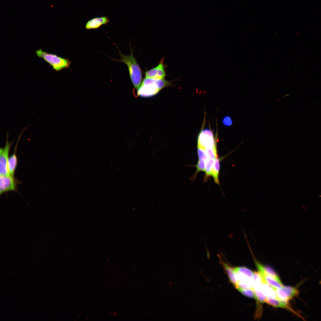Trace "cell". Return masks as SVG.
I'll return each instance as SVG.
<instances>
[{"label":"cell","instance_id":"2","mask_svg":"<svg viewBox=\"0 0 321 321\" xmlns=\"http://www.w3.org/2000/svg\"><path fill=\"white\" fill-rule=\"evenodd\" d=\"M172 82L165 78L157 80L145 77L137 91V95L145 97L153 96L164 88L171 86Z\"/></svg>","mask_w":321,"mask_h":321},{"label":"cell","instance_id":"7","mask_svg":"<svg viewBox=\"0 0 321 321\" xmlns=\"http://www.w3.org/2000/svg\"><path fill=\"white\" fill-rule=\"evenodd\" d=\"M19 181L10 175H0V194L10 191L17 190Z\"/></svg>","mask_w":321,"mask_h":321},{"label":"cell","instance_id":"22","mask_svg":"<svg viewBox=\"0 0 321 321\" xmlns=\"http://www.w3.org/2000/svg\"><path fill=\"white\" fill-rule=\"evenodd\" d=\"M197 153L199 159L206 162L208 159L205 150L203 149L197 147Z\"/></svg>","mask_w":321,"mask_h":321},{"label":"cell","instance_id":"15","mask_svg":"<svg viewBox=\"0 0 321 321\" xmlns=\"http://www.w3.org/2000/svg\"><path fill=\"white\" fill-rule=\"evenodd\" d=\"M205 150L208 158L214 159L218 158L216 145L209 147L205 148Z\"/></svg>","mask_w":321,"mask_h":321},{"label":"cell","instance_id":"11","mask_svg":"<svg viewBox=\"0 0 321 321\" xmlns=\"http://www.w3.org/2000/svg\"><path fill=\"white\" fill-rule=\"evenodd\" d=\"M109 22L108 18L106 16L95 17L87 21L85 28L86 30L96 29L103 25H107Z\"/></svg>","mask_w":321,"mask_h":321},{"label":"cell","instance_id":"12","mask_svg":"<svg viewBox=\"0 0 321 321\" xmlns=\"http://www.w3.org/2000/svg\"><path fill=\"white\" fill-rule=\"evenodd\" d=\"M265 302L273 307L286 309L297 315L300 317H301V316L300 315H299L298 313H296L289 306L288 303L283 301L276 299H269L266 298Z\"/></svg>","mask_w":321,"mask_h":321},{"label":"cell","instance_id":"3","mask_svg":"<svg viewBox=\"0 0 321 321\" xmlns=\"http://www.w3.org/2000/svg\"><path fill=\"white\" fill-rule=\"evenodd\" d=\"M36 55L42 58L56 71H59L70 66L71 62L68 59L57 55L48 53L40 48L35 51Z\"/></svg>","mask_w":321,"mask_h":321},{"label":"cell","instance_id":"4","mask_svg":"<svg viewBox=\"0 0 321 321\" xmlns=\"http://www.w3.org/2000/svg\"><path fill=\"white\" fill-rule=\"evenodd\" d=\"M216 145L212 131L208 128H202L199 133L197 139V147L205 150L206 148Z\"/></svg>","mask_w":321,"mask_h":321},{"label":"cell","instance_id":"23","mask_svg":"<svg viewBox=\"0 0 321 321\" xmlns=\"http://www.w3.org/2000/svg\"><path fill=\"white\" fill-rule=\"evenodd\" d=\"M223 124L226 126H230L232 124V121L231 118L228 116L225 117L222 121Z\"/></svg>","mask_w":321,"mask_h":321},{"label":"cell","instance_id":"9","mask_svg":"<svg viewBox=\"0 0 321 321\" xmlns=\"http://www.w3.org/2000/svg\"><path fill=\"white\" fill-rule=\"evenodd\" d=\"M256 266L259 270V273L263 279L273 289H278L283 285L274 279L271 276L267 273L265 271L263 266L257 260H255Z\"/></svg>","mask_w":321,"mask_h":321},{"label":"cell","instance_id":"6","mask_svg":"<svg viewBox=\"0 0 321 321\" xmlns=\"http://www.w3.org/2000/svg\"><path fill=\"white\" fill-rule=\"evenodd\" d=\"M9 133H6V144L4 148L0 150V175H10L9 172L7 163L10 149L13 142L8 141Z\"/></svg>","mask_w":321,"mask_h":321},{"label":"cell","instance_id":"5","mask_svg":"<svg viewBox=\"0 0 321 321\" xmlns=\"http://www.w3.org/2000/svg\"><path fill=\"white\" fill-rule=\"evenodd\" d=\"M276 293L277 299L288 303L289 301L297 297L299 291L298 286L291 287L283 286L278 289H273Z\"/></svg>","mask_w":321,"mask_h":321},{"label":"cell","instance_id":"17","mask_svg":"<svg viewBox=\"0 0 321 321\" xmlns=\"http://www.w3.org/2000/svg\"><path fill=\"white\" fill-rule=\"evenodd\" d=\"M233 268L235 270L243 273L249 278L252 279L254 272L250 269L243 267H235Z\"/></svg>","mask_w":321,"mask_h":321},{"label":"cell","instance_id":"14","mask_svg":"<svg viewBox=\"0 0 321 321\" xmlns=\"http://www.w3.org/2000/svg\"><path fill=\"white\" fill-rule=\"evenodd\" d=\"M214 162L211 170V176L213 177L215 182L219 184L218 180V175L220 169L219 159L215 158L214 159Z\"/></svg>","mask_w":321,"mask_h":321},{"label":"cell","instance_id":"20","mask_svg":"<svg viewBox=\"0 0 321 321\" xmlns=\"http://www.w3.org/2000/svg\"><path fill=\"white\" fill-rule=\"evenodd\" d=\"M253 290L256 296V299L257 300H258L261 303H265V300L266 297L262 291L260 290H257L254 289H253Z\"/></svg>","mask_w":321,"mask_h":321},{"label":"cell","instance_id":"10","mask_svg":"<svg viewBox=\"0 0 321 321\" xmlns=\"http://www.w3.org/2000/svg\"><path fill=\"white\" fill-rule=\"evenodd\" d=\"M26 130V129L24 128L21 131L18 136L17 142L15 145L14 152L9 157L8 159L7 167L8 171L9 174L13 176H14L15 171L17 165L18 160L16 155V151L22 133Z\"/></svg>","mask_w":321,"mask_h":321},{"label":"cell","instance_id":"19","mask_svg":"<svg viewBox=\"0 0 321 321\" xmlns=\"http://www.w3.org/2000/svg\"><path fill=\"white\" fill-rule=\"evenodd\" d=\"M263 267L265 272L267 273L273 277L279 283L282 284L278 276L273 269L268 266H263Z\"/></svg>","mask_w":321,"mask_h":321},{"label":"cell","instance_id":"8","mask_svg":"<svg viewBox=\"0 0 321 321\" xmlns=\"http://www.w3.org/2000/svg\"><path fill=\"white\" fill-rule=\"evenodd\" d=\"M163 60V58L156 67L146 71L145 77L157 80L164 79L166 73Z\"/></svg>","mask_w":321,"mask_h":321},{"label":"cell","instance_id":"1","mask_svg":"<svg viewBox=\"0 0 321 321\" xmlns=\"http://www.w3.org/2000/svg\"><path fill=\"white\" fill-rule=\"evenodd\" d=\"M130 51L129 55H125L119 50L120 56V59H112L115 61L123 62L127 65L131 82L134 88L137 91L142 83V71L134 56L133 50L130 48Z\"/></svg>","mask_w":321,"mask_h":321},{"label":"cell","instance_id":"18","mask_svg":"<svg viewBox=\"0 0 321 321\" xmlns=\"http://www.w3.org/2000/svg\"><path fill=\"white\" fill-rule=\"evenodd\" d=\"M237 289L243 295L249 298L256 299L254 292L252 289L238 288Z\"/></svg>","mask_w":321,"mask_h":321},{"label":"cell","instance_id":"13","mask_svg":"<svg viewBox=\"0 0 321 321\" xmlns=\"http://www.w3.org/2000/svg\"><path fill=\"white\" fill-rule=\"evenodd\" d=\"M262 291L266 297L269 299H276L277 297L273 288L263 279L261 287Z\"/></svg>","mask_w":321,"mask_h":321},{"label":"cell","instance_id":"21","mask_svg":"<svg viewBox=\"0 0 321 321\" xmlns=\"http://www.w3.org/2000/svg\"><path fill=\"white\" fill-rule=\"evenodd\" d=\"M206 163L204 160L199 159L196 166L197 170L193 177H195L198 172L200 171H205Z\"/></svg>","mask_w":321,"mask_h":321},{"label":"cell","instance_id":"16","mask_svg":"<svg viewBox=\"0 0 321 321\" xmlns=\"http://www.w3.org/2000/svg\"><path fill=\"white\" fill-rule=\"evenodd\" d=\"M214 159H208L205 162L206 166L204 179L206 180L207 177L210 176H211V170L214 163Z\"/></svg>","mask_w":321,"mask_h":321}]
</instances>
